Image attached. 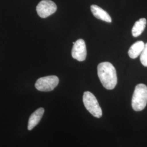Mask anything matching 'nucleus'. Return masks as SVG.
<instances>
[{"mask_svg": "<svg viewBox=\"0 0 147 147\" xmlns=\"http://www.w3.org/2000/svg\"><path fill=\"white\" fill-rule=\"evenodd\" d=\"M98 75L100 82L106 89H114L117 84V75L114 66L107 62L100 63L98 65Z\"/></svg>", "mask_w": 147, "mask_h": 147, "instance_id": "obj_1", "label": "nucleus"}, {"mask_svg": "<svg viewBox=\"0 0 147 147\" xmlns=\"http://www.w3.org/2000/svg\"><path fill=\"white\" fill-rule=\"evenodd\" d=\"M147 104V86L145 84L137 85L132 98V109L135 111L144 109Z\"/></svg>", "mask_w": 147, "mask_h": 147, "instance_id": "obj_2", "label": "nucleus"}, {"mask_svg": "<svg viewBox=\"0 0 147 147\" xmlns=\"http://www.w3.org/2000/svg\"><path fill=\"white\" fill-rule=\"evenodd\" d=\"M83 102L86 109L90 113L96 118H100L102 115V110L96 98L91 92H85L83 95Z\"/></svg>", "mask_w": 147, "mask_h": 147, "instance_id": "obj_3", "label": "nucleus"}, {"mask_svg": "<svg viewBox=\"0 0 147 147\" xmlns=\"http://www.w3.org/2000/svg\"><path fill=\"white\" fill-rule=\"evenodd\" d=\"M59 83V79L56 76H48L37 80L35 87L42 92H50L55 89Z\"/></svg>", "mask_w": 147, "mask_h": 147, "instance_id": "obj_4", "label": "nucleus"}, {"mask_svg": "<svg viewBox=\"0 0 147 147\" xmlns=\"http://www.w3.org/2000/svg\"><path fill=\"white\" fill-rule=\"evenodd\" d=\"M37 12L42 18H46L52 15L57 10V5L50 0H42L37 5Z\"/></svg>", "mask_w": 147, "mask_h": 147, "instance_id": "obj_5", "label": "nucleus"}, {"mask_svg": "<svg viewBox=\"0 0 147 147\" xmlns=\"http://www.w3.org/2000/svg\"><path fill=\"white\" fill-rule=\"evenodd\" d=\"M71 55L74 59L80 62L86 59L87 50L84 40L80 39L75 42L71 51Z\"/></svg>", "mask_w": 147, "mask_h": 147, "instance_id": "obj_6", "label": "nucleus"}, {"mask_svg": "<svg viewBox=\"0 0 147 147\" xmlns=\"http://www.w3.org/2000/svg\"><path fill=\"white\" fill-rule=\"evenodd\" d=\"M90 9L93 16L97 19L107 22H112V19L110 15L100 7L93 5L90 6Z\"/></svg>", "mask_w": 147, "mask_h": 147, "instance_id": "obj_7", "label": "nucleus"}, {"mask_svg": "<svg viewBox=\"0 0 147 147\" xmlns=\"http://www.w3.org/2000/svg\"><path fill=\"white\" fill-rule=\"evenodd\" d=\"M44 112V109L41 107L38 109V110L35 111L32 114L28 123V130H31L35 126L37 125V124L39 123V121L42 118L43 114Z\"/></svg>", "mask_w": 147, "mask_h": 147, "instance_id": "obj_8", "label": "nucleus"}, {"mask_svg": "<svg viewBox=\"0 0 147 147\" xmlns=\"http://www.w3.org/2000/svg\"><path fill=\"white\" fill-rule=\"evenodd\" d=\"M144 43L142 41H138L132 45L128 51L129 57L132 59L136 58L143 51L144 47Z\"/></svg>", "mask_w": 147, "mask_h": 147, "instance_id": "obj_9", "label": "nucleus"}, {"mask_svg": "<svg viewBox=\"0 0 147 147\" xmlns=\"http://www.w3.org/2000/svg\"><path fill=\"white\" fill-rule=\"evenodd\" d=\"M147 25V20L145 18H141L137 21L132 28V34L133 37H137L144 31Z\"/></svg>", "mask_w": 147, "mask_h": 147, "instance_id": "obj_10", "label": "nucleus"}, {"mask_svg": "<svg viewBox=\"0 0 147 147\" xmlns=\"http://www.w3.org/2000/svg\"><path fill=\"white\" fill-rule=\"evenodd\" d=\"M140 61L143 65L147 67V43L144 45V47L140 55Z\"/></svg>", "mask_w": 147, "mask_h": 147, "instance_id": "obj_11", "label": "nucleus"}]
</instances>
